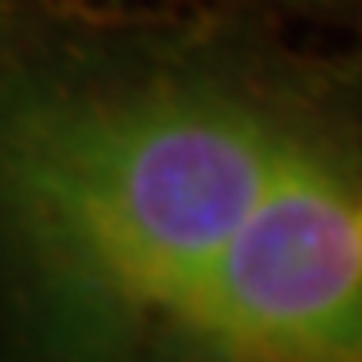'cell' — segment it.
<instances>
[{
	"label": "cell",
	"instance_id": "1",
	"mask_svg": "<svg viewBox=\"0 0 362 362\" xmlns=\"http://www.w3.org/2000/svg\"><path fill=\"white\" fill-rule=\"evenodd\" d=\"M0 362H362V44L0 0Z\"/></svg>",
	"mask_w": 362,
	"mask_h": 362
},
{
	"label": "cell",
	"instance_id": "2",
	"mask_svg": "<svg viewBox=\"0 0 362 362\" xmlns=\"http://www.w3.org/2000/svg\"><path fill=\"white\" fill-rule=\"evenodd\" d=\"M202 4L255 13L275 24H282V17H302V21H322V24L362 30V0H202Z\"/></svg>",
	"mask_w": 362,
	"mask_h": 362
}]
</instances>
